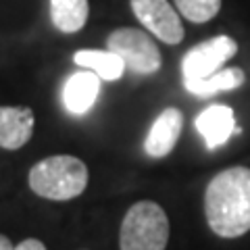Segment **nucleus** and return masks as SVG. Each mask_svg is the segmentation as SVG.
<instances>
[{
    "label": "nucleus",
    "mask_w": 250,
    "mask_h": 250,
    "mask_svg": "<svg viewBox=\"0 0 250 250\" xmlns=\"http://www.w3.org/2000/svg\"><path fill=\"white\" fill-rule=\"evenodd\" d=\"M205 217L219 238L233 240L250 231L248 167H229L210 179L205 192Z\"/></svg>",
    "instance_id": "nucleus-1"
},
{
    "label": "nucleus",
    "mask_w": 250,
    "mask_h": 250,
    "mask_svg": "<svg viewBox=\"0 0 250 250\" xmlns=\"http://www.w3.org/2000/svg\"><path fill=\"white\" fill-rule=\"evenodd\" d=\"M27 184L31 192L46 200H73L88 186V167L75 156L54 154L29 169Z\"/></svg>",
    "instance_id": "nucleus-2"
},
{
    "label": "nucleus",
    "mask_w": 250,
    "mask_h": 250,
    "mask_svg": "<svg viewBox=\"0 0 250 250\" xmlns=\"http://www.w3.org/2000/svg\"><path fill=\"white\" fill-rule=\"evenodd\" d=\"M169 217L154 200H140L125 213L119 229L121 250H165Z\"/></svg>",
    "instance_id": "nucleus-3"
},
{
    "label": "nucleus",
    "mask_w": 250,
    "mask_h": 250,
    "mask_svg": "<svg viewBox=\"0 0 250 250\" xmlns=\"http://www.w3.org/2000/svg\"><path fill=\"white\" fill-rule=\"evenodd\" d=\"M106 50L115 52L123 62L125 69L138 75H152L161 69V50L154 40L142 29L121 27L115 29L106 40Z\"/></svg>",
    "instance_id": "nucleus-4"
},
{
    "label": "nucleus",
    "mask_w": 250,
    "mask_h": 250,
    "mask_svg": "<svg viewBox=\"0 0 250 250\" xmlns=\"http://www.w3.org/2000/svg\"><path fill=\"white\" fill-rule=\"evenodd\" d=\"M238 52V42L229 36H217L198 46H192L182 59L184 82L205 80L208 75L221 71L223 65L231 61Z\"/></svg>",
    "instance_id": "nucleus-5"
},
{
    "label": "nucleus",
    "mask_w": 250,
    "mask_h": 250,
    "mask_svg": "<svg viewBox=\"0 0 250 250\" xmlns=\"http://www.w3.org/2000/svg\"><path fill=\"white\" fill-rule=\"evenodd\" d=\"M136 19L165 44H179L184 40V25L177 11L167 0H129Z\"/></svg>",
    "instance_id": "nucleus-6"
},
{
    "label": "nucleus",
    "mask_w": 250,
    "mask_h": 250,
    "mask_svg": "<svg viewBox=\"0 0 250 250\" xmlns=\"http://www.w3.org/2000/svg\"><path fill=\"white\" fill-rule=\"evenodd\" d=\"M182 129H184V113L175 106L165 108L154 119L150 129H148L144 142L146 154L152 156V159H163V156L171 154L179 136H182Z\"/></svg>",
    "instance_id": "nucleus-7"
},
{
    "label": "nucleus",
    "mask_w": 250,
    "mask_h": 250,
    "mask_svg": "<svg viewBox=\"0 0 250 250\" xmlns=\"http://www.w3.org/2000/svg\"><path fill=\"white\" fill-rule=\"evenodd\" d=\"M194 125H196L198 134L205 138V144L208 150L223 146L231 138V134H236V127H238L233 108L225 104H213L205 108L196 117Z\"/></svg>",
    "instance_id": "nucleus-8"
},
{
    "label": "nucleus",
    "mask_w": 250,
    "mask_h": 250,
    "mask_svg": "<svg viewBox=\"0 0 250 250\" xmlns=\"http://www.w3.org/2000/svg\"><path fill=\"white\" fill-rule=\"evenodd\" d=\"M100 77L82 69V71L73 73L62 85V104H65L67 113L71 115H85L96 103L98 94H100Z\"/></svg>",
    "instance_id": "nucleus-9"
},
{
    "label": "nucleus",
    "mask_w": 250,
    "mask_h": 250,
    "mask_svg": "<svg viewBox=\"0 0 250 250\" xmlns=\"http://www.w3.org/2000/svg\"><path fill=\"white\" fill-rule=\"evenodd\" d=\"M34 111L27 106H0V148L17 150L34 134Z\"/></svg>",
    "instance_id": "nucleus-10"
},
{
    "label": "nucleus",
    "mask_w": 250,
    "mask_h": 250,
    "mask_svg": "<svg viewBox=\"0 0 250 250\" xmlns=\"http://www.w3.org/2000/svg\"><path fill=\"white\" fill-rule=\"evenodd\" d=\"M73 61L77 67L94 71L103 82L121 80L125 73V62L111 50H77Z\"/></svg>",
    "instance_id": "nucleus-11"
},
{
    "label": "nucleus",
    "mask_w": 250,
    "mask_h": 250,
    "mask_svg": "<svg viewBox=\"0 0 250 250\" xmlns=\"http://www.w3.org/2000/svg\"><path fill=\"white\" fill-rule=\"evenodd\" d=\"M88 0H50L52 25L62 34H75L88 21Z\"/></svg>",
    "instance_id": "nucleus-12"
},
{
    "label": "nucleus",
    "mask_w": 250,
    "mask_h": 250,
    "mask_svg": "<svg viewBox=\"0 0 250 250\" xmlns=\"http://www.w3.org/2000/svg\"><path fill=\"white\" fill-rule=\"evenodd\" d=\"M246 75L240 67H228L217 71L215 75H208L205 80H192V82H184L186 90L196 96H213L219 92H228V90H236L244 83Z\"/></svg>",
    "instance_id": "nucleus-13"
},
{
    "label": "nucleus",
    "mask_w": 250,
    "mask_h": 250,
    "mask_svg": "<svg viewBox=\"0 0 250 250\" xmlns=\"http://www.w3.org/2000/svg\"><path fill=\"white\" fill-rule=\"evenodd\" d=\"M177 11L192 23H207L221 11V0H175Z\"/></svg>",
    "instance_id": "nucleus-14"
},
{
    "label": "nucleus",
    "mask_w": 250,
    "mask_h": 250,
    "mask_svg": "<svg viewBox=\"0 0 250 250\" xmlns=\"http://www.w3.org/2000/svg\"><path fill=\"white\" fill-rule=\"evenodd\" d=\"M13 250H46V246L42 244L40 240H36V238H27V240H23L21 244H17Z\"/></svg>",
    "instance_id": "nucleus-15"
},
{
    "label": "nucleus",
    "mask_w": 250,
    "mask_h": 250,
    "mask_svg": "<svg viewBox=\"0 0 250 250\" xmlns=\"http://www.w3.org/2000/svg\"><path fill=\"white\" fill-rule=\"evenodd\" d=\"M13 248H15V246L11 244V240L0 233V250H13Z\"/></svg>",
    "instance_id": "nucleus-16"
}]
</instances>
